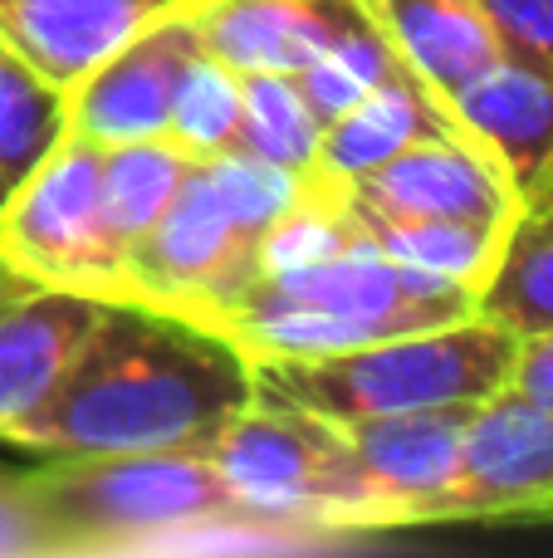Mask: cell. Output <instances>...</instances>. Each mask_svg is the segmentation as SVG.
<instances>
[{
  "label": "cell",
  "mask_w": 553,
  "mask_h": 558,
  "mask_svg": "<svg viewBox=\"0 0 553 558\" xmlns=\"http://www.w3.org/2000/svg\"><path fill=\"white\" fill-rule=\"evenodd\" d=\"M255 397V363L216 324L103 299L69 373L10 446L39 456L211 451Z\"/></svg>",
  "instance_id": "1"
},
{
  "label": "cell",
  "mask_w": 553,
  "mask_h": 558,
  "mask_svg": "<svg viewBox=\"0 0 553 558\" xmlns=\"http://www.w3.org/2000/svg\"><path fill=\"white\" fill-rule=\"evenodd\" d=\"M476 289L411 270L382 255L372 235H362L353 251L309 270L265 275L216 328L250 363H270V357H333L378 338L427 333L476 318Z\"/></svg>",
  "instance_id": "2"
},
{
  "label": "cell",
  "mask_w": 553,
  "mask_h": 558,
  "mask_svg": "<svg viewBox=\"0 0 553 558\" xmlns=\"http://www.w3.org/2000/svg\"><path fill=\"white\" fill-rule=\"evenodd\" d=\"M64 554H162L176 534L225 520L280 524L241 500L206 451L45 456L25 475ZM294 530V524H280ZM309 534V530H299ZM323 539V534H314ZM333 544V539H323Z\"/></svg>",
  "instance_id": "3"
},
{
  "label": "cell",
  "mask_w": 553,
  "mask_h": 558,
  "mask_svg": "<svg viewBox=\"0 0 553 558\" xmlns=\"http://www.w3.org/2000/svg\"><path fill=\"white\" fill-rule=\"evenodd\" d=\"M509 328L490 318H460L427 333H397L333 357H270L255 363V392L319 412L329 422L417 412V407L486 402L505 392L515 367Z\"/></svg>",
  "instance_id": "4"
},
{
  "label": "cell",
  "mask_w": 553,
  "mask_h": 558,
  "mask_svg": "<svg viewBox=\"0 0 553 558\" xmlns=\"http://www.w3.org/2000/svg\"><path fill=\"white\" fill-rule=\"evenodd\" d=\"M235 495L265 520L323 534V539H362L372 530H397L388 500L339 422L304 407L255 392L206 451Z\"/></svg>",
  "instance_id": "5"
},
{
  "label": "cell",
  "mask_w": 553,
  "mask_h": 558,
  "mask_svg": "<svg viewBox=\"0 0 553 558\" xmlns=\"http://www.w3.org/2000/svg\"><path fill=\"white\" fill-rule=\"evenodd\" d=\"M103 147L64 133L0 206V260L59 289L123 299V251L103 221Z\"/></svg>",
  "instance_id": "6"
},
{
  "label": "cell",
  "mask_w": 553,
  "mask_h": 558,
  "mask_svg": "<svg viewBox=\"0 0 553 558\" xmlns=\"http://www.w3.org/2000/svg\"><path fill=\"white\" fill-rule=\"evenodd\" d=\"M260 284V235L221 202L206 167L186 172L182 192L123 255V299L221 324Z\"/></svg>",
  "instance_id": "7"
},
{
  "label": "cell",
  "mask_w": 553,
  "mask_h": 558,
  "mask_svg": "<svg viewBox=\"0 0 553 558\" xmlns=\"http://www.w3.org/2000/svg\"><path fill=\"white\" fill-rule=\"evenodd\" d=\"M553 520V407L505 392L476 407L437 524Z\"/></svg>",
  "instance_id": "8"
},
{
  "label": "cell",
  "mask_w": 553,
  "mask_h": 558,
  "mask_svg": "<svg viewBox=\"0 0 553 558\" xmlns=\"http://www.w3.org/2000/svg\"><path fill=\"white\" fill-rule=\"evenodd\" d=\"M201 49L196 25L186 20L182 0L152 25H143L127 45H118L103 64H94L74 88L64 94L69 133L88 137L98 147L143 143V137L167 133L172 94L186 59Z\"/></svg>",
  "instance_id": "9"
},
{
  "label": "cell",
  "mask_w": 553,
  "mask_h": 558,
  "mask_svg": "<svg viewBox=\"0 0 553 558\" xmlns=\"http://www.w3.org/2000/svg\"><path fill=\"white\" fill-rule=\"evenodd\" d=\"M98 308V294L45 284L0 260V441L49 402Z\"/></svg>",
  "instance_id": "10"
},
{
  "label": "cell",
  "mask_w": 553,
  "mask_h": 558,
  "mask_svg": "<svg viewBox=\"0 0 553 558\" xmlns=\"http://www.w3.org/2000/svg\"><path fill=\"white\" fill-rule=\"evenodd\" d=\"M343 186L353 192V202L392 216H456V221L515 226L525 211V196L515 192L509 172L466 133L411 143Z\"/></svg>",
  "instance_id": "11"
},
{
  "label": "cell",
  "mask_w": 553,
  "mask_h": 558,
  "mask_svg": "<svg viewBox=\"0 0 553 558\" xmlns=\"http://www.w3.org/2000/svg\"><path fill=\"white\" fill-rule=\"evenodd\" d=\"M480 402L417 407V412H388L343 422L348 446L358 451L362 471L372 475L378 495L388 500L392 524H437L451 485L460 471V441Z\"/></svg>",
  "instance_id": "12"
},
{
  "label": "cell",
  "mask_w": 553,
  "mask_h": 558,
  "mask_svg": "<svg viewBox=\"0 0 553 558\" xmlns=\"http://www.w3.org/2000/svg\"><path fill=\"white\" fill-rule=\"evenodd\" d=\"M451 118L466 137H476L509 172L515 192L529 202L553 186V74L529 59L500 54L476 78L446 98Z\"/></svg>",
  "instance_id": "13"
},
{
  "label": "cell",
  "mask_w": 553,
  "mask_h": 558,
  "mask_svg": "<svg viewBox=\"0 0 553 558\" xmlns=\"http://www.w3.org/2000/svg\"><path fill=\"white\" fill-rule=\"evenodd\" d=\"M206 54L235 74H299L323 54L343 25L362 15V0H182Z\"/></svg>",
  "instance_id": "14"
},
{
  "label": "cell",
  "mask_w": 553,
  "mask_h": 558,
  "mask_svg": "<svg viewBox=\"0 0 553 558\" xmlns=\"http://www.w3.org/2000/svg\"><path fill=\"white\" fill-rule=\"evenodd\" d=\"M176 0H0V39L59 94Z\"/></svg>",
  "instance_id": "15"
},
{
  "label": "cell",
  "mask_w": 553,
  "mask_h": 558,
  "mask_svg": "<svg viewBox=\"0 0 553 558\" xmlns=\"http://www.w3.org/2000/svg\"><path fill=\"white\" fill-rule=\"evenodd\" d=\"M402 64L446 104L466 78L505 54L480 0H362Z\"/></svg>",
  "instance_id": "16"
},
{
  "label": "cell",
  "mask_w": 553,
  "mask_h": 558,
  "mask_svg": "<svg viewBox=\"0 0 553 558\" xmlns=\"http://www.w3.org/2000/svg\"><path fill=\"white\" fill-rule=\"evenodd\" d=\"M446 133H460L451 108L417 74H402L392 84L372 88L368 98H358L348 113L323 123L314 172L329 177V182H358L362 172L382 167L402 147L427 143V137H446Z\"/></svg>",
  "instance_id": "17"
},
{
  "label": "cell",
  "mask_w": 553,
  "mask_h": 558,
  "mask_svg": "<svg viewBox=\"0 0 553 558\" xmlns=\"http://www.w3.org/2000/svg\"><path fill=\"white\" fill-rule=\"evenodd\" d=\"M353 202V192H348ZM362 231L372 235L382 255L411 265V270L441 275L451 284L466 289H486V279L495 275L500 251H505L509 226H486V221H456V216H392V211H372V206L353 202Z\"/></svg>",
  "instance_id": "18"
},
{
  "label": "cell",
  "mask_w": 553,
  "mask_h": 558,
  "mask_svg": "<svg viewBox=\"0 0 553 558\" xmlns=\"http://www.w3.org/2000/svg\"><path fill=\"white\" fill-rule=\"evenodd\" d=\"M480 318L509 328L515 338L553 328V186L509 226L495 275L480 289Z\"/></svg>",
  "instance_id": "19"
},
{
  "label": "cell",
  "mask_w": 553,
  "mask_h": 558,
  "mask_svg": "<svg viewBox=\"0 0 553 558\" xmlns=\"http://www.w3.org/2000/svg\"><path fill=\"white\" fill-rule=\"evenodd\" d=\"M192 167H196V157L186 147H176L167 133L143 137V143L103 147V177H98V186H103V221H108V235L118 241V251L127 255V245L137 235H147V226L182 192Z\"/></svg>",
  "instance_id": "20"
},
{
  "label": "cell",
  "mask_w": 553,
  "mask_h": 558,
  "mask_svg": "<svg viewBox=\"0 0 553 558\" xmlns=\"http://www.w3.org/2000/svg\"><path fill=\"white\" fill-rule=\"evenodd\" d=\"M319 137L323 118L314 113L299 74H241V153L309 177L319 162Z\"/></svg>",
  "instance_id": "21"
},
{
  "label": "cell",
  "mask_w": 553,
  "mask_h": 558,
  "mask_svg": "<svg viewBox=\"0 0 553 558\" xmlns=\"http://www.w3.org/2000/svg\"><path fill=\"white\" fill-rule=\"evenodd\" d=\"M362 235L368 231H362L358 211L348 202V186L309 172L304 177V192L290 202V211L260 235V279L333 260V255L353 251Z\"/></svg>",
  "instance_id": "22"
},
{
  "label": "cell",
  "mask_w": 553,
  "mask_h": 558,
  "mask_svg": "<svg viewBox=\"0 0 553 558\" xmlns=\"http://www.w3.org/2000/svg\"><path fill=\"white\" fill-rule=\"evenodd\" d=\"M411 74L407 64H402V54L392 49V39L382 35V25L362 10L353 25H343L339 35L323 45L319 59H309V64L299 69V84L304 94H309L314 113L329 123V118L348 113L358 98H368L372 88L392 84V78Z\"/></svg>",
  "instance_id": "23"
},
{
  "label": "cell",
  "mask_w": 553,
  "mask_h": 558,
  "mask_svg": "<svg viewBox=\"0 0 553 558\" xmlns=\"http://www.w3.org/2000/svg\"><path fill=\"white\" fill-rule=\"evenodd\" d=\"M69 133L64 94L35 74L15 49L0 39V172L10 186Z\"/></svg>",
  "instance_id": "24"
},
{
  "label": "cell",
  "mask_w": 553,
  "mask_h": 558,
  "mask_svg": "<svg viewBox=\"0 0 553 558\" xmlns=\"http://www.w3.org/2000/svg\"><path fill=\"white\" fill-rule=\"evenodd\" d=\"M235 133H241V74L225 59L196 49L176 78L167 137L192 157H211L235 147Z\"/></svg>",
  "instance_id": "25"
},
{
  "label": "cell",
  "mask_w": 553,
  "mask_h": 558,
  "mask_svg": "<svg viewBox=\"0 0 553 558\" xmlns=\"http://www.w3.org/2000/svg\"><path fill=\"white\" fill-rule=\"evenodd\" d=\"M211 177V186L221 192V202L250 226L255 235H265L284 211L290 202L304 192V177L299 172H284V167L265 162L255 153H241V147H225V153H211V157H196Z\"/></svg>",
  "instance_id": "26"
},
{
  "label": "cell",
  "mask_w": 553,
  "mask_h": 558,
  "mask_svg": "<svg viewBox=\"0 0 553 558\" xmlns=\"http://www.w3.org/2000/svg\"><path fill=\"white\" fill-rule=\"evenodd\" d=\"M59 558L54 530L25 475L0 471V558Z\"/></svg>",
  "instance_id": "27"
},
{
  "label": "cell",
  "mask_w": 553,
  "mask_h": 558,
  "mask_svg": "<svg viewBox=\"0 0 553 558\" xmlns=\"http://www.w3.org/2000/svg\"><path fill=\"white\" fill-rule=\"evenodd\" d=\"M505 54L553 74V0H480Z\"/></svg>",
  "instance_id": "28"
},
{
  "label": "cell",
  "mask_w": 553,
  "mask_h": 558,
  "mask_svg": "<svg viewBox=\"0 0 553 558\" xmlns=\"http://www.w3.org/2000/svg\"><path fill=\"white\" fill-rule=\"evenodd\" d=\"M509 392L529 397L539 407H553V328L525 333L515 343V367H509Z\"/></svg>",
  "instance_id": "29"
},
{
  "label": "cell",
  "mask_w": 553,
  "mask_h": 558,
  "mask_svg": "<svg viewBox=\"0 0 553 558\" xmlns=\"http://www.w3.org/2000/svg\"><path fill=\"white\" fill-rule=\"evenodd\" d=\"M5 196H10V177L0 172V206H5Z\"/></svg>",
  "instance_id": "30"
}]
</instances>
